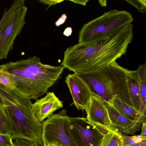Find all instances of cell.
Listing matches in <instances>:
<instances>
[{
    "mask_svg": "<svg viewBox=\"0 0 146 146\" xmlns=\"http://www.w3.org/2000/svg\"><path fill=\"white\" fill-rule=\"evenodd\" d=\"M27 10L24 5L21 6L10 18L0 41V60L7 59L9 53L13 49L15 39L26 24L25 18Z\"/></svg>",
    "mask_w": 146,
    "mask_h": 146,
    "instance_id": "52a82bcc",
    "label": "cell"
},
{
    "mask_svg": "<svg viewBox=\"0 0 146 146\" xmlns=\"http://www.w3.org/2000/svg\"><path fill=\"white\" fill-rule=\"evenodd\" d=\"M65 82L71 94L74 104L78 110H86L92 94L89 87L78 74H68Z\"/></svg>",
    "mask_w": 146,
    "mask_h": 146,
    "instance_id": "ba28073f",
    "label": "cell"
},
{
    "mask_svg": "<svg viewBox=\"0 0 146 146\" xmlns=\"http://www.w3.org/2000/svg\"><path fill=\"white\" fill-rule=\"evenodd\" d=\"M67 18V16L65 14L62 15V16L56 22L55 25L57 26H58L63 24Z\"/></svg>",
    "mask_w": 146,
    "mask_h": 146,
    "instance_id": "cb8c5ba5",
    "label": "cell"
},
{
    "mask_svg": "<svg viewBox=\"0 0 146 146\" xmlns=\"http://www.w3.org/2000/svg\"><path fill=\"white\" fill-rule=\"evenodd\" d=\"M31 106L36 119L42 122L44 119L52 115L56 110L62 108L63 105L62 101L53 92H49L44 97L31 103Z\"/></svg>",
    "mask_w": 146,
    "mask_h": 146,
    "instance_id": "30bf717a",
    "label": "cell"
},
{
    "mask_svg": "<svg viewBox=\"0 0 146 146\" xmlns=\"http://www.w3.org/2000/svg\"><path fill=\"white\" fill-rule=\"evenodd\" d=\"M139 0L146 7V0Z\"/></svg>",
    "mask_w": 146,
    "mask_h": 146,
    "instance_id": "f546056e",
    "label": "cell"
},
{
    "mask_svg": "<svg viewBox=\"0 0 146 146\" xmlns=\"http://www.w3.org/2000/svg\"><path fill=\"white\" fill-rule=\"evenodd\" d=\"M133 19L129 12L115 9L84 24L79 31L78 44H87L109 37L132 23Z\"/></svg>",
    "mask_w": 146,
    "mask_h": 146,
    "instance_id": "277c9868",
    "label": "cell"
},
{
    "mask_svg": "<svg viewBox=\"0 0 146 146\" xmlns=\"http://www.w3.org/2000/svg\"><path fill=\"white\" fill-rule=\"evenodd\" d=\"M139 80L141 103L139 114L146 117V62L141 65L137 70Z\"/></svg>",
    "mask_w": 146,
    "mask_h": 146,
    "instance_id": "5bb4252c",
    "label": "cell"
},
{
    "mask_svg": "<svg viewBox=\"0 0 146 146\" xmlns=\"http://www.w3.org/2000/svg\"><path fill=\"white\" fill-rule=\"evenodd\" d=\"M0 90L14 146L24 144L28 140L42 141V122L35 117L31 99L17 88L9 89L0 84Z\"/></svg>",
    "mask_w": 146,
    "mask_h": 146,
    "instance_id": "3957f363",
    "label": "cell"
},
{
    "mask_svg": "<svg viewBox=\"0 0 146 146\" xmlns=\"http://www.w3.org/2000/svg\"><path fill=\"white\" fill-rule=\"evenodd\" d=\"M67 134L74 146H100L103 136L96 125L86 118L68 116L66 122Z\"/></svg>",
    "mask_w": 146,
    "mask_h": 146,
    "instance_id": "5b68a950",
    "label": "cell"
},
{
    "mask_svg": "<svg viewBox=\"0 0 146 146\" xmlns=\"http://www.w3.org/2000/svg\"><path fill=\"white\" fill-rule=\"evenodd\" d=\"M17 8L15 5L12 4L9 9L6 10L4 13L0 21V41L9 19Z\"/></svg>",
    "mask_w": 146,
    "mask_h": 146,
    "instance_id": "d6986e66",
    "label": "cell"
},
{
    "mask_svg": "<svg viewBox=\"0 0 146 146\" xmlns=\"http://www.w3.org/2000/svg\"><path fill=\"white\" fill-rule=\"evenodd\" d=\"M110 118L120 134L133 135L139 131L142 123L139 121L132 120L117 111L110 104L104 103Z\"/></svg>",
    "mask_w": 146,
    "mask_h": 146,
    "instance_id": "8fae6325",
    "label": "cell"
},
{
    "mask_svg": "<svg viewBox=\"0 0 146 146\" xmlns=\"http://www.w3.org/2000/svg\"><path fill=\"white\" fill-rule=\"evenodd\" d=\"M11 135L0 134V146H14Z\"/></svg>",
    "mask_w": 146,
    "mask_h": 146,
    "instance_id": "ffe728a7",
    "label": "cell"
},
{
    "mask_svg": "<svg viewBox=\"0 0 146 146\" xmlns=\"http://www.w3.org/2000/svg\"><path fill=\"white\" fill-rule=\"evenodd\" d=\"M5 105L4 99L0 90V107H5Z\"/></svg>",
    "mask_w": 146,
    "mask_h": 146,
    "instance_id": "83f0119b",
    "label": "cell"
},
{
    "mask_svg": "<svg viewBox=\"0 0 146 146\" xmlns=\"http://www.w3.org/2000/svg\"><path fill=\"white\" fill-rule=\"evenodd\" d=\"M0 84L9 89L17 88V83L10 73L0 65Z\"/></svg>",
    "mask_w": 146,
    "mask_h": 146,
    "instance_id": "2e32d148",
    "label": "cell"
},
{
    "mask_svg": "<svg viewBox=\"0 0 146 146\" xmlns=\"http://www.w3.org/2000/svg\"><path fill=\"white\" fill-rule=\"evenodd\" d=\"M128 93L132 106L139 111L141 103L139 80L137 70L127 72Z\"/></svg>",
    "mask_w": 146,
    "mask_h": 146,
    "instance_id": "7c38bea8",
    "label": "cell"
},
{
    "mask_svg": "<svg viewBox=\"0 0 146 146\" xmlns=\"http://www.w3.org/2000/svg\"><path fill=\"white\" fill-rule=\"evenodd\" d=\"M100 146H123V136L117 130L103 136Z\"/></svg>",
    "mask_w": 146,
    "mask_h": 146,
    "instance_id": "9a60e30c",
    "label": "cell"
},
{
    "mask_svg": "<svg viewBox=\"0 0 146 146\" xmlns=\"http://www.w3.org/2000/svg\"><path fill=\"white\" fill-rule=\"evenodd\" d=\"M72 33V30L71 27H67L64 30L63 35L65 36H70Z\"/></svg>",
    "mask_w": 146,
    "mask_h": 146,
    "instance_id": "484cf974",
    "label": "cell"
},
{
    "mask_svg": "<svg viewBox=\"0 0 146 146\" xmlns=\"http://www.w3.org/2000/svg\"><path fill=\"white\" fill-rule=\"evenodd\" d=\"M0 134L11 135L10 125L5 107H0Z\"/></svg>",
    "mask_w": 146,
    "mask_h": 146,
    "instance_id": "ac0fdd59",
    "label": "cell"
},
{
    "mask_svg": "<svg viewBox=\"0 0 146 146\" xmlns=\"http://www.w3.org/2000/svg\"><path fill=\"white\" fill-rule=\"evenodd\" d=\"M123 146H146V135L123 136Z\"/></svg>",
    "mask_w": 146,
    "mask_h": 146,
    "instance_id": "e0dca14e",
    "label": "cell"
},
{
    "mask_svg": "<svg viewBox=\"0 0 146 146\" xmlns=\"http://www.w3.org/2000/svg\"><path fill=\"white\" fill-rule=\"evenodd\" d=\"M40 2L48 5L49 6L60 3L65 0H38Z\"/></svg>",
    "mask_w": 146,
    "mask_h": 146,
    "instance_id": "7402d4cb",
    "label": "cell"
},
{
    "mask_svg": "<svg viewBox=\"0 0 146 146\" xmlns=\"http://www.w3.org/2000/svg\"><path fill=\"white\" fill-rule=\"evenodd\" d=\"M133 28L131 23L109 37L68 47L64 52L61 65L77 74L102 70L125 54L133 39Z\"/></svg>",
    "mask_w": 146,
    "mask_h": 146,
    "instance_id": "6da1fadb",
    "label": "cell"
},
{
    "mask_svg": "<svg viewBox=\"0 0 146 146\" xmlns=\"http://www.w3.org/2000/svg\"><path fill=\"white\" fill-rule=\"evenodd\" d=\"M72 1L76 3L79 4L84 6L86 5L87 3L89 0H65Z\"/></svg>",
    "mask_w": 146,
    "mask_h": 146,
    "instance_id": "d4e9b609",
    "label": "cell"
},
{
    "mask_svg": "<svg viewBox=\"0 0 146 146\" xmlns=\"http://www.w3.org/2000/svg\"><path fill=\"white\" fill-rule=\"evenodd\" d=\"M64 109L47 118L42 123L41 141L44 146H74L66 127L68 116Z\"/></svg>",
    "mask_w": 146,
    "mask_h": 146,
    "instance_id": "8992f818",
    "label": "cell"
},
{
    "mask_svg": "<svg viewBox=\"0 0 146 146\" xmlns=\"http://www.w3.org/2000/svg\"><path fill=\"white\" fill-rule=\"evenodd\" d=\"M146 123H143L142 127V131L140 135H146Z\"/></svg>",
    "mask_w": 146,
    "mask_h": 146,
    "instance_id": "4316f807",
    "label": "cell"
},
{
    "mask_svg": "<svg viewBox=\"0 0 146 146\" xmlns=\"http://www.w3.org/2000/svg\"><path fill=\"white\" fill-rule=\"evenodd\" d=\"M95 125L98 131L103 136L111 131L101 125Z\"/></svg>",
    "mask_w": 146,
    "mask_h": 146,
    "instance_id": "603a6c76",
    "label": "cell"
},
{
    "mask_svg": "<svg viewBox=\"0 0 146 146\" xmlns=\"http://www.w3.org/2000/svg\"><path fill=\"white\" fill-rule=\"evenodd\" d=\"M132 6L135 7L141 13H145L146 7L139 0H125Z\"/></svg>",
    "mask_w": 146,
    "mask_h": 146,
    "instance_id": "44dd1931",
    "label": "cell"
},
{
    "mask_svg": "<svg viewBox=\"0 0 146 146\" xmlns=\"http://www.w3.org/2000/svg\"><path fill=\"white\" fill-rule=\"evenodd\" d=\"M104 103L100 98L92 94L86 110L87 119L90 123L102 126L111 131L117 130L110 118Z\"/></svg>",
    "mask_w": 146,
    "mask_h": 146,
    "instance_id": "9c48e42d",
    "label": "cell"
},
{
    "mask_svg": "<svg viewBox=\"0 0 146 146\" xmlns=\"http://www.w3.org/2000/svg\"><path fill=\"white\" fill-rule=\"evenodd\" d=\"M99 4L102 7H106L107 5V0H98Z\"/></svg>",
    "mask_w": 146,
    "mask_h": 146,
    "instance_id": "f1b7e54d",
    "label": "cell"
},
{
    "mask_svg": "<svg viewBox=\"0 0 146 146\" xmlns=\"http://www.w3.org/2000/svg\"><path fill=\"white\" fill-rule=\"evenodd\" d=\"M17 83V88L31 100L46 93L59 79L65 68L44 64L36 56L1 65Z\"/></svg>",
    "mask_w": 146,
    "mask_h": 146,
    "instance_id": "7a4b0ae2",
    "label": "cell"
},
{
    "mask_svg": "<svg viewBox=\"0 0 146 146\" xmlns=\"http://www.w3.org/2000/svg\"><path fill=\"white\" fill-rule=\"evenodd\" d=\"M120 113L132 120L146 123V117L141 115L139 111L133 106L122 100L117 94L113 95L110 103Z\"/></svg>",
    "mask_w": 146,
    "mask_h": 146,
    "instance_id": "4fadbf2b",
    "label": "cell"
}]
</instances>
